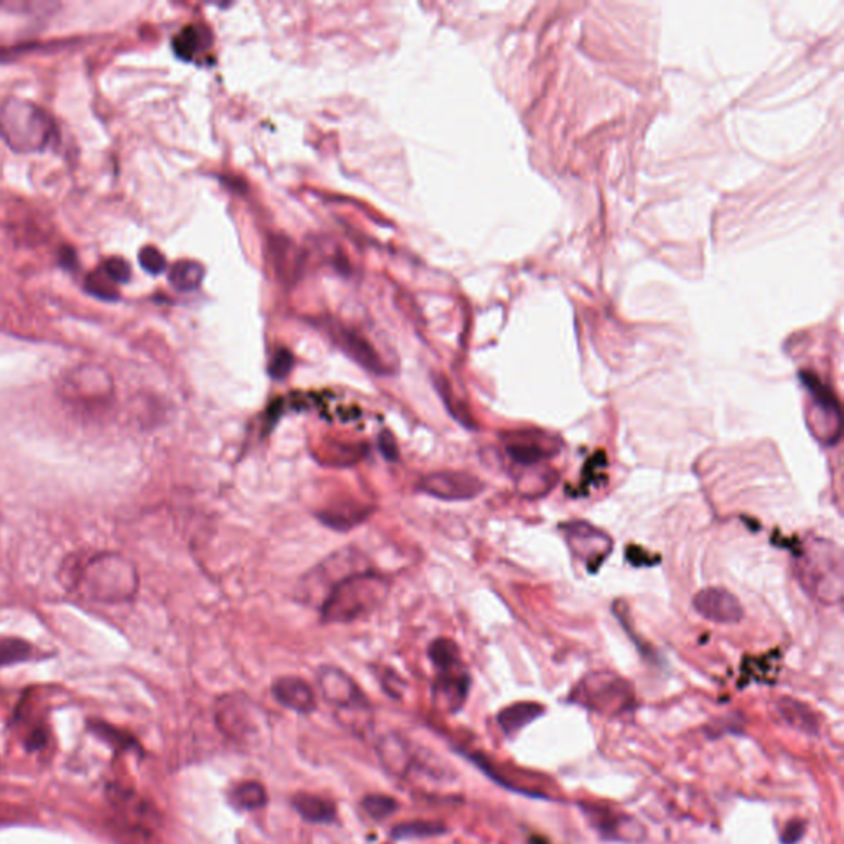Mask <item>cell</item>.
Returning <instances> with one entry per match:
<instances>
[{"instance_id": "16", "label": "cell", "mask_w": 844, "mask_h": 844, "mask_svg": "<svg viewBox=\"0 0 844 844\" xmlns=\"http://www.w3.org/2000/svg\"><path fill=\"white\" fill-rule=\"evenodd\" d=\"M272 694L277 703L294 713L310 714L317 708V699L309 683L297 676H282L276 680Z\"/></svg>"}, {"instance_id": "10", "label": "cell", "mask_w": 844, "mask_h": 844, "mask_svg": "<svg viewBox=\"0 0 844 844\" xmlns=\"http://www.w3.org/2000/svg\"><path fill=\"white\" fill-rule=\"evenodd\" d=\"M417 490L444 502H465L479 497L485 490V483L467 472L442 470L422 477Z\"/></svg>"}, {"instance_id": "6", "label": "cell", "mask_w": 844, "mask_h": 844, "mask_svg": "<svg viewBox=\"0 0 844 844\" xmlns=\"http://www.w3.org/2000/svg\"><path fill=\"white\" fill-rule=\"evenodd\" d=\"M317 683L327 703L348 717L352 716L348 724L353 731L365 734L366 729L371 727V721L365 723V717L371 719V704L352 676L335 666H322L317 673Z\"/></svg>"}, {"instance_id": "25", "label": "cell", "mask_w": 844, "mask_h": 844, "mask_svg": "<svg viewBox=\"0 0 844 844\" xmlns=\"http://www.w3.org/2000/svg\"><path fill=\"white\" fill-rule=\"evenodd\" d=\"M445 833V826L439 821H426V820H416V821H408V823H399L391 830V836L394 839H404V838H431V836H439Z\"/></svg>"}, {"instance_id": "18", "label": "cell", "mask_w": 844, "mask_h": 844, "mask_svg": "<svg viewBox=\"0 0 844 844\" xmlns=\"http://www.w3.org/2000/svg\"><path fill=\"white\" fill-rule=\"evenodd\" d=\"M544 706L539 703H531V701H520V703L510 704L503 708L497 716V723L500 729L505 732V736H515L521 729H525L528 724L535 723L543 716Z\"/></svg>"}, {"instance_id": "26", "label": "cell", "mask_w": 844, "mask_h": 844, "mask_svg": "<svg viewBox=\"0 0 844 844\" xmlns=\"http://www.w3.org/2000/svg\"><path fill=\"white\" fill-rule=\"evenodd\" d=\"M205 33L207 30L200 27H187L182 30L173 40L175 53L183 60H192L193 55H197L198 50L205 45Z\"/></svg>"}, {"instance_id": "19", "label": "cell", "mask_w": 844, "mask_h": 844, "mask_svg": "<svg viewBox=\"0 0 844 844\" xmlns=\"http://www.w3.org/2000/svg\"><path fill=\"white\" fill-rule=\"evenodd\" d=\"M292 807L310 823H333L337 820V807L329 798L297 793L292 797Z\"/></svg>"}, {"instance_id": "17", "label": "cell", "mask_w": 844, "mask_h": 844, "mask_svg": "<svg viewBox=\"0 0 844 844\" xmlns=\"http://www.w3.org/2000/svg\"><path fill=\"white\" fill-rule=\"evenodd\" d=\"M800 380L803 386H807L808 393L811 394L816 409L825 416L828 424H831V429L841 436V408L835 393L810 371H802Z\"/></svg>"}, {"instance_id": "7", "label": "cell", "mask_w": 844, "mask_h": 844, "mask_svg": "<svg viewBox=\"0 0 844 844\" xmlns=\"http://www.w3.org/2000/svg\"><path fill=\"white\" fill-rule=\"evenodd\" d=\"M215 717L220 731L233 741H253L263 726L259 708L243 694H226L220 698Z\"/></svg>"}, {"instance_id": "5", "label": "cell", "mask_w": 844, "mask_h": 844, "mask_svg": "<svg viewBox=\"0 0 844 844\" xmlns=\"http://www.w3.org/2000/svg\"><path fill=\"white\" fill-rule=\"evenodd\" d=\"M569 701L595 713L619 716L633 709L635 694L632 685L622 676L595 671L582 678L569 696Z\"/></svg>"}, {"instance_id": "20", "label": "cell", "mask_w": 844, "mask_h": 844, "mask_svg": "<svg viewBox=\"0 0 844 844\" xmlns=\"http://www.w3.org/2000/svg\"><path fill=\"white\" fill-rule=\"evenodd\" d=\"M371 513H373V508L340 505V507L322 511L319 520L329 528H333L338 531H348V530H352L355 526L365 523L366 518Z\"/></svg>"}, {"instance_id": "12", "label": "cell", "mask_w": 844, "mask_h": 844, "mask_svg": "<svg viewBox=\"0 0 844 844\" xmlns=\"http://www.w3.org/2000/svg\"><path fill=\"white\" fill-rule=\"evenodd\" d=\"M109 802L113 803V808L122 821L131 826L132 830H137L144 835H151L154 830L159 828L160 815L157 810L131 790L122 787L109 788Z\"/></svg>"}, {"instance_id": "36", "label": "cell", "mask_w": 844, "mask_h": 844, "mask_svg": "<svg viewBox=\"0 0 844 844\" xmlns=\"http://www.w3.org/2000/svg\"><path fill=\"white\" fill-rule=\"evenodd\" d=\"M60 263H61V266H65L66 269L75 267L76 263H78L75 251L70 249V248H63L61 253H60Z\"/></svg>"}, {"instance_id": "23", "label": "cell", "mask_w": 844, "mask_h": 844, "mask_svg": "<svg viewBox=\"0 0 844 844\" xmlns=\"http://www.w3.org/2000/svg\"><path fill=\"white\" fill-rule=\"evenodd\" d=\"M169 277L170 284L177 291H193L202 282L203 267L198 263H192V261H180L170 269Z\"/></svg>"}, {"instance_id": "30", "label": "cell", "mask_w": 844, "mask_h": 844, "mask_svg": "<svg viewBox=\"0 0 844 844\" xmlns=\"http://www.w3.org/2000/svg\"><path fill=\"white\" fill-rule=\"evenodd\" d=\"M101 269L111 277L114 284H124L131 279V266L126 259L117 258V256L104 261Z\"/></svg>"}, {"instance_id": "29", "label": "cell", "mask_w": 844, "mask_h": 844, "mask_svg": "<svg viewBox=\"0 0 844 844\" xmlns=\"http://www.w3.org/2000/svg\"><path fill=\"white\" fill-rule=\"evenodd\" d=\"M361 807L373 820H385L399 810V803L393 797L388 795H366L361 802Z\"/></svg>"}, {"instance_id": "33", "label": "cell", "mask_w": 844, "mask_h": 844, "mask_svg": "<svg viewBox=\"0 0 844 844\" xmlns=\"http://www.w3.org/2000/svg\"><path fill=\"white\" fill-rule=\"evenodd\" d=\"M807 830V823L805 820H800V818H795V820H790L787 826L783 828L782 835H780V843L782 844H798L803 836H805V831Z\"/></svg>"}, {"instance_id": "1", "label": "cell", "mask_w": 844, "mask_h": 844, "mask_svg": "<svg viewBox=\"0 0 844 844\" xmlns=\"http://www.w3.org/2000/svg\"><path fill=\"white\" fill-rule=\"evenodd\" d=\"M389 592L388 579L373 571H357L332 587L320 605L322 622L348 624L373 614Z\"/></svg>"}, {"instance_id": "37", "label": "cell", "mask_w": 844, "mask_h": 844, "mask_svg": "<svg viewBox=\"0 0 844 844\" xmlns=\"http://www.w3.org/2000/svg\"><path fill=\"white\" fill-rule=\"evenodd\" d=\"M528 844H549V841H548L546 838H543V836H531V838L528 839Z\"/></svg>"}, {"instance_id": "22", "label": "cell", "mask_w": 844, "mask_h": 844, "mask_svg": "<svg viewBox=\"0 0 844 844\" xmlns=\"http://www.w3.org/2000/svg\"><path fill=\"white\" fill-rule=\"evenodd\" d=\"M779 713L792 727H797L800 731L813 732L816 734V716L813 711H810L805 704L798 703L795 699L783 698L780 699Z\"/></svg>"}, {"instance_id": "21", "label": "cell", "mask_w": 844, "mask_h": 844, "mask_svg": "<svg viewBox=\"0 0 844 844\" xmlns=\"http://www.w3.org/2000/svg\"><path fill=\"white\" fill-rule=\"evenodd\" d=\"M230 802L236 810L254 811L267 803V792L259 782H243L230 792Z\"/></svg>"}, {"instance_id": "15", "label": "cell", "mask_w": 844, "mask_h": 844, "mask_svg": "<svg viewBox=\"0 0 844 844\" xmlns=\"http://www.w3.org/2000/svg\"><path fill=\"white\" fill-rule=\"evenodd\" d=\"M376 754L385 765V769L396 777H406L416 764L411 744L404 739L398 732L385 734L380 741L376 742Z\"/></svg>"}, {"instance_id": "4", "label": "cell", "mask_w": 844, "mask_h": 844, "mask_svg": "<svg viewBox=\"0 0 844 844\" xmlns=\"http://www.w3.org/2000/svg\"><path fill=\"white\" fill-rule=\"evenodd\" d=\"M80 576V582L85 584L91 597L98 601H126L137 589L136 569L121 556H98L86 564Z\"/></svg>"}, {"instance_id": "9", "label": "cell", "mask_w": 844, "mask_h": 844, "mask_svg": "<svg viewBox=\"0 0 844 844\" xmlns=\"http://www.w3.org/2000/svg\"><path fill=\"white\" fill-rule=\"evenodd\" d=\"M584 816L587 818L594 831L604 841L610 843H642L647 836V830L633 816L625 815L605 805L579 803Z\"/></svg>"}, {"instance_id": "13", "label": "cell", "mask_w": 844, "mask_h": 844, "mask_svg": "<svg viewBox=\"0 0 844 844\" xmlns=\"http://www.w3.org/2000/svg\"><path fill=\"white\" fill-rule=\"evenodd\" d=\"M693 607L703 619L721 625L739 624L744 617L742 604L723 587H708L693 597Z\"/></svg>"}, {"instance_id": "2", "label": "cell", "mask_w": 844, "mask_h": 844, "mask_svg": "<svg viewBox=\"0 0 844 844\" xmlns=\"http://www.w3.org/2000/svg\"><path fill=\"white\" fill-rule=\"evenodd\" d=\"M0 136L14 151L40 152L58 139L57 124L37 104L9 98L0 106Z\"/></svg>"}, {"instance_id": "14", "label": "cell", "mask_w": 844, "mask_h": 844, "mask_svg": "<svg viewBox=\"0 0 844 844\" xmlns=\"http://www.w3.org/2000/svg\"><path fill=\"white\" fill-rule=\"evenodd\" d=\"M470 689V676L462 666L444 670L432 686L434 701L449 713H457L465 703Z\"/></svg>"}, {"instance_id": "11", "label": "cell", "mask_w": 844, "mask_h": 844, "mask_svg": "<svg viewBox=\"0 0 844 844\" xmlns=\"http://www.w3.org/2000/svg\"><path fill=\"white\" fill-rule=\"evenodd\" d=\"M566 541L579 559L587 564L589 573H595L612 551V539L586 521L564 525Z\"/></svg>"}, {"instance_id": "32", "label": "cell", "mask_w": 844, "mask_h": 844, "mask_svg": "<svg viewBox=\"0 0 844 844\" xmlns=\"http://www.w3.org/2000/svg\"><path fill=\"white\" fill-rule=\"evenodd\" d=\"M139 263L149 274H160V272H164L165 266H167L164 254L160 253L157 248H152V246L142 248L141 253H139Z\"/></svg>"}, {"instance_id": "35", "label": "cell", "mask_w": 844, "mask_h": 844, "mask_svg": "<svg viewBox=\"0 0 844 844\" xmlns=\"http://www.w3.org/2000/svg\"><path fill=\"white\" fill-rule=\"evenodd\" d=\"M381 683H383V688L388 694H391L393 698H401V693H403L404 681L396 675L391 670L386 671L385 676L381 678Z\"/></svg>"}, {"instance_id": "8", "label": "cell", "mask_w": 844, "mask_h": 844, "mask_svg": "<svg viewBox=\"0 0 844 844\" xmlns=\"http://www.w3.org/2000/svg\"><path fill=\"white\" fill-rule=\"evenodd\" d=\"M502 437L508 459L520 467H536L544 460L553 459L563 447L558 436L541 429L507 432Z\"/></svg>"}, {"instance_id": "34", "label": "cell", "mask_w": 844, "mask_h": 844, "mask_svg": "<svg viewBox=\"0 0 844 844\" xmlns=\"http://www.w3.org/2000/svg\"><path fill=\"white\" fill-rule=\"evenodd\" d=\"M378 449L383 454V457L389 462H398L399 460V449L389 431H383L378 436Z\"/></svg>"}, {"instance_id": "28", "label": "cell", "mask_w": 844, "mask_h": 844, "mask_svg": "<svg viewBox=\"0 0 844 844\" xmlns=\"http://www.w3.org/2000/svg\"><path fill=\"white\" fill-rule=\"evenodd\" d=\"M86 291L93 294L94 297H98V299H103V301H116L117 299L116 284L111 281V277L101 267L88 276Z\"/></svg>"}, {"instance_id": "31", "label": "cell", "mask_w": 844, "mask_h": 844, "mask_svg": "<svg viewBox=\"0 0 844 844\" xmlns=\"http://www.w3.org/2000/svg\"><path fill=\"white\" fill-rule=\"evenodd\" d=\"M292 366H294V357H292L291 352L286 350V348H281L272 357L271 363H269V375L274 380H284L286 376L291 373Z\"/></svg>"}, {"instance_id": "27", "label": "cell", "mask_w": 844, "mask_h": 844, "mask_svg": "<svg viewBox=\"0 0 844 844\" xmlns=\"http://www.w3.org/2000/svg\"><path fill=\"white\" fill-rule=\"evenodd\" d=\"M32 657V647L19 638L0 640V666L14 665Z\"/></svg>"}, {"instance_id": "3", "label": "cell", "mask_w": 844, "mask_h": 844, "mask_svg": "<svg viewBox=\"0 0 844 844\" xmlns=\"http://www.w3.org/2000/svg\"><path fill=\"white\" fill-rule=\"evenodd\" d=\"M797 556V576L803 589L823 604H839L843 597V563L838 546L825 539H813Z\"/></svg>"}, {"instance_id": "24", "label": "cell", "mask_w": 844, "mask_h": 844, "mask_svg": "<svg viewBox=\"0 0 844 844\" xmlns=\"http://www.w3.org/2000/svg\"><path fill=\"white\" fill-rule=\"evenodd\" d=\"M429 658L439 671L460 666L459 645L451 638H437L429 647Z\"/></svg>"}]
</instances>
